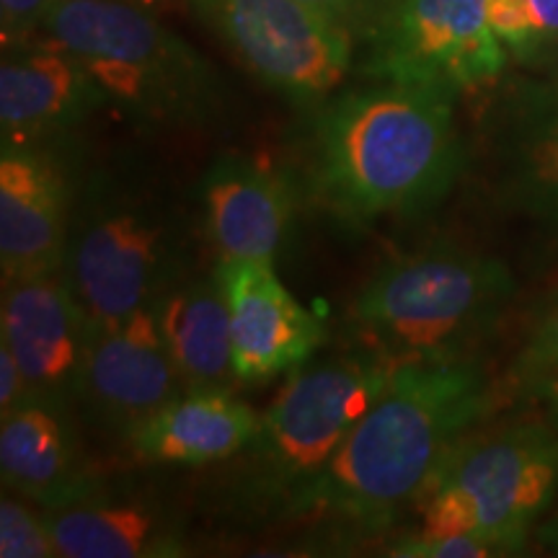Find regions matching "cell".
<instances>
[{
  "label": "cell",
  "instance_id": "obj_1",
  "mask_svg": "<svg viewBox=\"0 0 558 558\" xmlns=\"http://www.w3.org/2000/svg\"><path fill=\"white\" fill-rule=\"evenodd\" d=\"M311 190L339 220L414 218L448 197L465 150L456 94L378 81L313 109Z\"/></svg>",
  "mask_w": 558,
  "mask_h": 558
},
{
  "label": "cell",
  "instance_id": "obj_2",
  "mask_svg": "<svg viewBox=\"0 0 558 558\" xmlns=\"http://www.w3.org/2000/svg\"><path fill=\"white\" fill-rule=\"evenodd\" d=\"M492 409V386L473 360L396 365L388 388L320 476L292 501L300 518L378 533Z\"/></svg>",
  "mask_w": 558,
  "mask_h": 558
},
{
  "label": "cell",
  "instance_id": "obj_3",
  "mask_svg": "<svg viewBox=\"0 0 558 558\" xmlns=\"http://www.w3.org/2000/svg\"><path fill=\"white\" fill-rule=\"evenodd\" d=\"M192 215L177 184L135 156L99 160L73 179L62 275L94 324L153 308L194 271Z\"/></svg>",
  "mask_w": 558,
  "mask_h": 558
},
{
  "label": "cell",
  "instance_id": "obj_4",
  "mask_svg": "<svg viewBox=\"0 0 558 558\" xmlns=\"http://www.w3.org/2000/svg\"><path fill=\"white\" fill-rule=\"evenodd\" d=\"M514 295L499 259L427 248L380 267L354 295L347 331L354 349L390 365L471 360Z\"/></svg>",
  "mask_w": 558,
  "mask_h": 558
},
{
  "label": "cell",
  "instance_id": "obj_5",
  "mask_svg": "<svg viewBox=\"0 0 558 558\" xmlns=\"http://www.w3.org/2000/svg\"><path fill=\"white\" fill-rule=\"evenodd\" d=\"M45 34L90 70L111 107L145 128L205 130L226 117L218 68L153 11L124 0H60Z\"/></svg>",
  "mask_w": 558,
  "mask_h": 558
},
{
  "label": "cell",
  "instance_id": "obj_6",
  "mask_svg": "<svg viewBox=\"0 0 558 558\" xmlns=\"http://www.w3.org/2000/svg\"><path fill=\"white\" fill-rule=\"evenodd\" d=\"M558 492V429L533 418L465 435L424 486L422 533L476 535L520 554Z\"/></svg>",
  "mask_w": 558,
  "mask_h": 558
},
{
  "label": "cell",
  "instance_id": "obj_7",
  "mask_svg": "<svg viewBox=\"0 0 558 558\" xmlns=\"http://www.w3.org/2000/svg\"><path fill=\"white\" fill-rule=\"evenodd\" d=\"M390 362L349 349L292 369L243 452V492L251 499H284L290 507L329 469L333 456L365 418L393 375Z\"/></svg>",
  "mask_w": 558,
  "mask_h": 558
},
{
  "label": "cell",
  "instance_id": "obj_8",
  "mask_svg": "<svg viewBox=\"0 0 558 558\" xmlns=\"http://www.w3.org/2000/svg\"><path fill=\"white\" fill-rule=\"evenodd\" d=\"M209 32L262 83L313 111L354 68L357 37L298 0H184Z\"/></svg>",
  "mask_w": 558,
  "mask_h": 558
},
{
  "label": "cell",
  "instance_id": "obj_9",
  "mask_svg": "<svg viewBox=\"0 0 558 558\" xmlns=\"http://www.w3.org/2000/svg\"><path fill=\"white\" fill-rule=\"evenodd\" d=\"M357 45L367 78L456 96L497 81L507 65L486 0H388Z\"/></svg>",
  "mask_w": 558,
  "mask_h": 558
},
{
  "label": "cell",
  "instance_id": "obj_10",
  "mask_svg": "<svg viewBox=\"0 0 558 558\" xmlns=\"http://www.w3.org/2000/svg\"><path fill=\"white\" fill-rule=\"evenodd\" d=\"M111 107L90 70L58 39L39 37L3 47L0 140L3 148L58 150Z\"/></svg>",
  "mask_w": 558,
  "mask_h": 558
},
{
  "label": "cell",
  "instance_id": "obj_11",
  "mask_svg": "<svg viewBox=\"0 0 558 558\" xmlns=\"http://www.w3.org/2000/svg\"><path fill=\"white\" fill-rule=\"evenodd\" d=\"M184 390L156 311H137L135 316L107 326L94 324L78 407L101 429L130 442L153 414Z\"/></svg>",
  "mask_w": 558,
  "mask_h": 558
},
{
  "label": "cell",
  "instance_id": "obj_12",
  "mask_svg": "<svg viewBox=\"0 0 558 558\" xmlns=\"http://www.w3.org/2000/svg\"><path fill=\"white\" fill-rule=\"evenodd\" d=\"M0 341L11 347L32 401L78 407L90 341L88 311L62 271L3 282Z\"/></svg>",
  "mask_w": 558,
  "mask_h": 558
},
{
  "label": "cell",
  "instance_id": "obj_13",
  "mask_svg": "<svg viewBox=\"0 0 558 558\" xmlns=\"http://www.w3.org/2000/svg\"><path fill=\"white\" fill-rule=\"evenodd\" d=\"M215 275L230 311L239 383H267L308 362L326 329L290 295L271 262H218Z\"/></svg>",
  "mask_w": 558,
  "mask_h": 558
},
{
  "label": "cell",
  "instance_id": "obj_14",
  "mask_svg": "<svg viewBox=\"0 0 558 558\" xmlns=\"http://www.w3.org/2000/svg\"><path fill=\"white\" fill-rule=\"evenodd\" d=\"M73 173L58 150L3 148L0 158V267L3 282L62 271Z\"/></svg>",
  "mask_w": 558,
  "mask_h": 558
},
{
  "label": "cell",
  "instance_id": "obj_15",
  "mask_svg": "<svg viewBox=\"0 0 558 558\" xmlns=\"http://www.w3.org/2000/svg\"><path fill=\"white\" fill-rule=\"evenodd\" d=\"M202 230L220 262H275L295 218V186L264 160L226 153L199 181Z\"/></svg>",
  "mask_w": 558,
  "mask_h": 558
},
{
  "label": "cell",
  "instance_id": "obj_16",
  "mask_svg": "<svg viewBox=\"0 0 558 558\" xmlns=\"http://www.w3.org/2000/svg\"><path fill=\"white\" fill-rule=\"evenodd\" d=\"M0 473L5 488L41 509L73 505L96 492L83 460L73 409L26 401L0 424Z\"/></svg>",
  "mask_w": 558,
  "mask_h": 558
},
{
  "label": "cell",
  "instance_id": "obj_17",
  "mask_svg": "<svg viewBox=\"0 0 558 558\" xmlns=\"http://www.w3.org/2000/svg\"><path fill=\"white\" fill-rule=\"evenodd\" d=\"M58 554L65 558L186 556L184 527L169 509L145 499H111L101 488L73 505L45 509Z\"/></svg>",
  "mask_w": 558,
  "mask_h": 558
},
{
  "label": "cell",
  "instance_id": "obj_18",
  "mask_svg": "<svg viewBox=\"0 0 558 558\" xmlns=\"http://www.w3.org/2000/svg\"><path fill=\"white\" fill-rule=\"evenodd\" d=\"M262 414L235 399L230 388L184 390L130 437L148 463L209 465L243 452L259 429Z\"/></svg>",
  "mask_w": 558,
  "mask_h": 558
},
{
  "label": "cell",
  "instance_id": "obj_19",
  "mask_svg": "<svg viewBox=\"0 0 558 558\" xmlns=\"http://www.w3.org/2000/svg\"><path fill=\"white\" fill-rule=\"evenodd\" d=\"M153 311L186 390L230 388L235 380L233 337L218 275L194 269Z\"/></svg>",
  "mask_w": 558,
  "mask_h": 558
},
{
  "label": "cell",
  "instance_id": "obj_20",
  "mask_svg": "<svg viewBox=\"0 0 558 558\" xmlns=\"http://www.w3.org/2000/svg\"><path fill=\"white\" fill-rule=\"evenodd\" d=\"M501 160L507 197L558 239V107L530 109Z\"/></svg>",
  "mask_w": 558,
  "mask_h": 558
},
{
  "label": "cell",
  "instance_id": "obj_21",
  "mask_svg": "<svg viewBox=\"0 0 558 558\" xmlns=\"http://www.w3.org/2000/svg\"><path fill=\"white\" fill-rule=\"evenodd\" d=\"M486 13L514 58L538 60L558 45V0H486Z\"/></svg>",
  "mask_w": 558,
  "mask_h": 558
},
{
  "label": "cell",
  "instance_id": "obj_22",
  "mask_svg": "<svg viewBox=\"0 0 558 558\" xmlns=\"http://www.w3.org/2000/svg\"><path fill=\"white\" fill-rule=\"evenodd\" d=\"M24 499V497H21ZM16 497L0 501V556L3 558H52L54 546L45 512H34Z\"/></svg>",
  "mask_w": 558,
  "mask_h": 558
},
{
  "label": "cell",
  "instance_id": "obj_23",
  "mask_svg": "<svg viewBox=\"0 0 558 558\" xmlns=\"http://www.w3.org/2000/svg\"><path fill=\"white\" fill-rule=\"evenodd\" d=\"M550 373H558V303L550 305L522 344L512 365V383L518 388Z\"/></svg>",
  "mask_w": 558,
  "mask_h": 558
},
{
  "label": "cell",
  "instance_id": "obj_24",
  "mask_svg": "<svg viewBox=\"0 0 558 558\" xmlns=\"http://www.w3.org/2000/svg\"><path fill=\"white\" fill-rule=\"evenodd\" d=\"M388 556L403 558H488L501 556V550L476 535H427L418 533L411 538L396 541L386 550Z\"/></svg>",
  "mask_w": 558,
  "mask_h": 558
},
{
  "label": "cell",
  "instance_id": "obj_25",
  "mask_svg": "<svg viewBox=\"0 0 558 558\" xmlns=\"http://www.w3.org/2000/svg\"><path fill=\"white\" fill-rule=\"evenodd\" d=\"M58 3L60 0H0V39H3V47L39 37Z\"/></svg>",
  "mask_w": 558,
  "mask_h": 558
},
{
  "label": "cell",
  "instance_id": "obj_26",
  "mask_svg": "<svg viewBox=\"0 0 558 558\" xmlns=\"http://www.w3.org/2000/svg\"><path fill=\"white\" fill-rule=\"evenodd\" d=\"M298 3L311 5V9L339 21L360 41L380 16V11L386 9L388 0H298Z\"/></svg>",
  "mask_w": 558,
  "mask_h": 558
},
{
  "label": "cell",
  "instance_id": "obj_27",
  "mask_svg": "<svg viewBox=\"0 0 558 558\" xmlns=\"http://www.w3.org/2000/svg\"><path fill=\"white\" fill-rule=\"evenodd\" d=\"M32 401L29 386H26L24 373H21L11 347L0 341V416H9L11 411Z\"/></svg>",
  "mask_w": 558,
  "mask_h": 558
},
{
  "label": "cell",
  "instance_id": "obj_28",
  "mask_svg": "<svg viewBox=\"0 0 558 558\" xmlns=\"http://www.w3.org/2000/svg\"><path fill=\"white\" fill-rule=\"evenodd\" d=\"M518 393L525 401V407L535 411V418L558 429V373L522 383L518 386Z\"/></svg>",
  "mask_w": 558,
  "mask_h": 558
},
{
  "label": "cell",
  "instance_id": "obj_29",
  "mask_svg": "<svg viewBox=\"0 0 558 558\" xmlns=\"http://www.w3.org/2000/svg\"><path fill=\"white\" fill-rule=\"evenodd\" d=\"M538 543L546 550H550V554L558 556V505H556L554 512H550L548 518L541 522Z\"/></svg>",
  "mask_w": 558,
  "mask_h": 558
},
{
  "label": "cell",
  "instance_id": "obj_30",
  "mask_svg": "<svg viewBox=\"0 0 558 558\" xmlns=\"http://www.w3.org/2000/svg\"><path fill=\"white\" fill-rule=\"evenodd\" d=\"M124 3H132V5H140V9H145V11H163V9H169V5H173V3H179V0H124ZM181 3H184V0H181Z\"/></svg>",
  "mask_w": 558,
  "mask_h": 558
}]
</instances>
